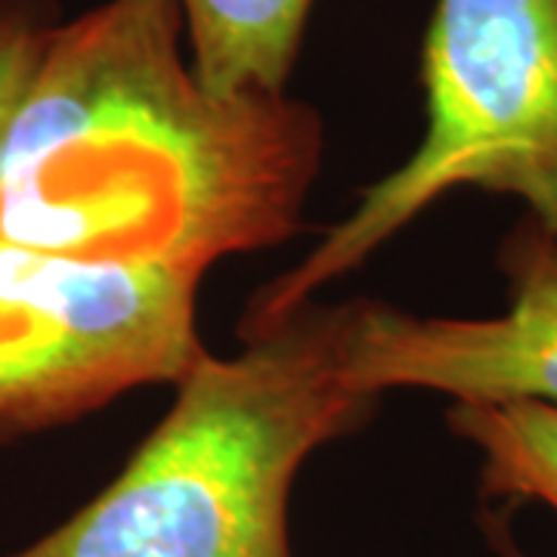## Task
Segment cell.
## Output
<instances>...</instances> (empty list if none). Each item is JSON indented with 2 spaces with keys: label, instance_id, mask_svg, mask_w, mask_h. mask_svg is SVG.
Listing matches in <instances>:
<instances>
[{
  "label": "cell",
  "instance_id": "cell-2",
  "mask_svg": "<svg viewBox=\"0 0 557 557\" xmlns=\"http://www.w3.org/2000/svg\"><path fill=\"white\" fill-rule=\"evenodd\" d=\"M338 322L304 304L236 357L201 354L119 478L10 557H295L304 461L375 409L341 379Z\"/></svg>",
  "mask_w": 557,
  "mask_h": 557
},
{
  "label": "cell",
  "instance_id": "cell-3",
  "mask_svg": "<svg viewBox=\"0 0 557 557\" xmlns=\"http://www.w3.org/2000/svg\"><path fill=\"white\" fill-rule=\"evenodd\" d=\"M421 81L428 127L416 152L258 292L242 338L310 304L461 186L520 199L557 230V0H437Z\"/></svg>",
  "mask_w": 557,
  "mask_h": 557
},
{
  "label": "cell",
  "instance_id": "cell-4",
  "mask_svg": "<svg viewBox=\"0 0 557 557\" xmlns=\"http://www.w3.org/2000/svg\"><path fill=\"white\" fill-rule=\"evenodd\" d=\"M199 273L0 239V443L69 424L205 354Z\"/></svg>",
  "mask_w": 557,
  "mask_h": 557
},
{
  "label": "cell",
  "instance_id": "cell-6",
  "mask_svg": "<svg viewBox=\"0 0 557 557\" xmlns=\"http://www.w3.org/2000/svg\"><path fill=\"white\" fill-rule=\"evenodd\" d=\"M189 65L218 100L282 97L313 0H177Z\"/></svg>",
  "mask_w": 557,
  "mask_h": 557
},
{
  "label": "cell",
  "instance_id": "cell-8",
  "mask_svg": "<svg viewBox=\"0 0 557 557\" xmlns=\"http://www.w3.org/2000/svg\"><path fill=\"white\" fill-rule=\"evenodd\" d=\"M60 22L57 0H0V177L10 127Z\"/></svg>",
  "mask_w": 557,
  "mask_h": 557
},
{
  "label": "cell",
  "instance_id": "cell-1",
  "mask_svg": "<svg viewBox=\"0 0 557 557\" xmlns=\"http://www.w3.org/2000/svg\"><path fill=\"white\" fill-rule=\"evenodd\" d=\"M180 40L177 0H106L57 25L7 139L0 239L205 276L298 230L317 112L211 97Z\"/></svg>",
  "mask_w": 557,
  "mask_h": 557
},
{
  "label": "cell",
  "instance_id": "cell-9",
  "mask_svg": "<svg viewBox=\"0 0 557 557\" xmlns=\"http://www.w3.org/2000/svg\"><path fill=\"white\" fill-rule=\"evenodd\" d=\"M493 542H496V557H530L520 552L518 545L511 542L508 536H493Z\"/></svg>",
  "mask_w": 557,
  "mask_h": 557
},
{
  "label": "cell",
  "instance_id": "cell-5",
  "mask_svg": "<svg viewBox=\"0 0 557 557\" xmlns=\"http://www.w3.org/2000/svg\"><path fill=\"white\" fill-rule=\"evenodd\" d=\"M505 313L486 319L416 317L381 300L338 307L341 379L375 397L394 387L456 403L536 399L557 406V230L515 223L498 248Z\"/></svg>",
  "mask_w": 557,
  "mask_h": 557
},
{
  "label": "cell",
  "instance_id": "cell-7",
  "mask_svg": "<svg viewBox=\"0 0 557 557\" xmlns=\"http://www.w3.org/2000/svg\"><path fill=\"white\" fill-rule=\"evenodd\" d=\"M453 434L480 456V496L539 502L557 515V406L536 399L453 403Z\"/></svg>",
  "mask_w": 557,
  "mask_h": 557
}]
</instances>
